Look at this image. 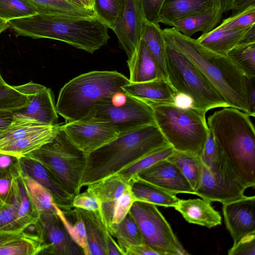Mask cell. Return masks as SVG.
I'll use <instances>...</instances> for the list:
<instances>
[{
  "instance_id": "50",
  "label": "cell",
  "mask_w": 255,
  "mask_h": 255,
  "mask_svg": "<svg viewBox=\"0 0 255 255\" xmlns=\"http://www.w3.org/2000/svg\"><path fill=\"white\" fill-rule=\"evenodd\" d=\"M144 18L147 21L159 24V13L165 0H140Z\"/></svg>"
},
{
  "instance_id": "10",
  "label": "cell",
  "mask_w": 255,
  "mask_h": 255,
  "mask_svg": "<svg viewBox=\"0 0 255 255\" xmlns=\"http://www.w3.org/2000/svg\"><path fill=\"white\" fill-rule=\"evenodd\" d=\"M248 188L219 148L209 168L203 164L200 184L194 194L210 202L223 204L241 198Z\"/></svg>"
},
{
  "instance_id": "52",
  "label": "cell",
  "mask_w": 255,
  "mask_h": 255,
  "mask_svg": "<svg viewBox=\"0 0 255 255\" xmlns=\"http://www.w3.org/2000/svg\"><path fill=\"white\" fill-rule=\"evenodd\" d=\"M159 255V254L145 244L132 245L126 247L123 255Z\"/></svg>"
},
{
  "instance_id": "36",
  "label": "cell",
  "mask_w": 255,
  "mask_h": 255,
  "mask_svg": "<svg viewBox=\"0 0 255 255\" xmlns=\"http://www.w3.org/2000/svg\"><path fill=\"white\" fill-rule=\"evenodd\" d=\"M227 56L247 78L255 77V43L237 45Z\"/></svg>"
},
{
  "instance_id": "62",
  "label": "cell",
  "mask_w": 255,
  "mask_h": 255,
  "mask_svg": "<svg viewBox=\"0 0 255 255\" xmlns=\"http://www.w3.org/2000/svg\"><path fill=\"white\" fill-rule=\"evenodd\" d=\"M67 0L72 2L73 3H74L76 5H78L79 6L84 7L80 0Z\"/></svg>"
},
{
  "instance_id": "45",
  "label": "cell",
  "mask_w": 255,
  "mask_h": 255,
  "mask_svg": "<svg viewBox=\"0 0 255 255\" xmlns=\"http://www.w3.org/2000/svg\"><path fill=\"white\" fill-rule=\"evenodd\" d=\"M135 201L130 185L115 203L112 225L121 222L129 213Z\"/></svg>"
},
{
  "instance_id": "31",
  "label": "cell",
  "mask_w": 255,
  "mask_h": 255,
  "mask_svg": "<svg viewBox=\"0 0 255 255\" xmlns=\"http://www.w3.org/2000/svg\"><path fill=\"white\" fill-rule=\"evenodd\" d=\"M21 177L26 191L39 216L56 213L57 205L51 193L29 176L21 173Z\"/></svg>"
},
{
  "instance_id": "6",
  "label": "cell",
  "mask_w": 255,
  "mask_h": 255,
  "mask_svg": "<svg viewBox=\"0 0 255 255\" xmlns=\"http://www.w3.org/2000/svg\"><path fill=\"white\" fill-rule=\"evenodd\" d=\"M145 102L152 108L155 124L173 149L200 157L209 131L206 113L191 106Z\"/></svg>"
},
{
  "instance_id": "33",
  "label": "cell",
  "mask_w": 255,
  "mask_h": 255,
  "mask_svg": "<svg viewBox=\"0 0 255 255\" xmlns=\"http://www.w3.org/2000/svg\"><path fill=\"white\" fill-rule=\"evenodd\" d=\"M109 231L111 235L117 239L123 255L124 250L128 246L144 244L139 228L129 212L121 222L112 224Z\"/></svg>"
},
{
  "instance_id": "20",
  "label": "cell",
  "mask_w": 255,
  "mask_h": 255,
  "mask_svg": "<svg viewBox=\"0 0 255 255\" xmlns=\"http://www.w3.org/2000/svg\"><path fill=\"white\" fill-rule=\"evenodd\" d=\"M129 96L145 102L176 104L177 93L167 79L130 83L122 87Z\"/></svg>"
},
{
  "instance_id": "11",
  "label": "cell",
  "mask_w": 255,
  "mask_h": 255,
  "mask_svg": "<svg viewBox=\"0 0 255 255\" xmlns=\"http://www.w3.org/2000/svg\"><path fill=\"white\" fill-rule=\"evenodd\" d=\"M111 101L96 107L83 120L93 119L107 123L119 134L155 124L152 109L146 102L129 95L122 104L114 105Z\"/></svg>"
},
{
  "instance_id": "1",
  "label": "cell",
  "mask_w": 255,
  "mask_h": 255,
  "mask_svg": "<svg viewBox=\"0 0 255 255\" xmlns=\"http://www.w3.org/2000/svg\"><path fill=\"white\" fill-rule=\"evenodd\" d=\"M168 145L156 124L120 133L115 139L86 155L81 187L117 174Z\"/></svg>"
},
{
  "instance_id": "60",
  "label": "cell",
  "mask_w": 255,
  "mask_h": 255,
  "mask_svg": "<svg viewBox=\"0 0 255 255\" xmlns=\"http://www.w3.org/2000/svg\"><path fill=\"white\" fill-rule=\"evenodd\" d=\"M9 27H10L9 22L0 18V34Z\"/></svg>"
},
{
  "instance_id": "48",
  "label": "cell",
  "mask_w": 255,
  "mask_h": 255,
  "mask_svg": "<svg viewBox=\"0 0 255 255\" xmlns=\"http://www.w3.org/2000/svg\"><path fill=\"white\" fill-rule=\"evenodd\" d=\"M229 255H255V233L249 234L233 245L229 251Z\"/></svg>"
},
{
  "instance_id": "14",
  "label": "cell",
  "mask_w": 255,
  "mask_h": 255,
  "mask_svg": "<svg viewBox=\"0 0 255 255\" xmlns=\"http://www.w3.org/2000/svg\"><path fill=\"white\" fill-rule=\"evenodd\" d=\"M43 250L41 255H81L83 251L70 237L55 214L39 216Z\"/></svg>"
},
{
  "instance_id": "40",
  "label": "cell",
  "mask_w": 255,
  "mask_h": 255,
  "mask_svg": "<svg viewBox=\"0 0 255 255\" xmlns=\"http://www.w3.org/2000/svg\"><path fill=\"white\" fill-rule=\"evenodd\" d=\"M175 151L170 145H168L144 156L117 174L131 179L140 171L150 167L160 160L167 159Z\"/></svg>"
},
{
  "instance_id": "8",
  "label": "cell",
  "mask_w": 255,
  "mask_h": 255,
  "mask_svg": "<svg viewBox=\"0 0 255 255\" xmlns=\"http://www.w3.org/2000/svg\"><path fill=\"white\" fill-rule=\"evenodd\" d=\"M27 155L47 168L69 194L74 197L80 193L86 154L71 142L61 128L50 142Z\"/></svg>"
},
{
  "instance_id": "17",
  "label": "cell",
  "mask_w": 255,
  "mask_h": 255,
  "mask_svg": "<svg viewBox=\"0 0 255 255\" xmlns=\"http://www.w3.org/2000/svg\"><path fill=\"white\" fill-rule=\"evenodd\" d=\"M133 177L175 194L195 193L180 170L167 159L158 161Z\"/></svg>"
},
{
  "instance_id": "63",
  "label": "cell",
  "mask_w": 255,
  "mask_h": 255,
  "mask_svg": "<svg viewBox=\"0 0 255 255\" xmlns=\"http://www.w3.org/2000/svg\"><path fill=\"white\" fill-rule=\"evenodd\" d=\"M4 202L0 198V208H1L4 204Z\"/></svg>"
},
{
  "instance_id": "28",
  "label": "cell",
  "mask_w": 255,
  "mask_h": 255,
  "mask_svg": "<svg viewBox=\"0 0 255 255\" xmlns=\"http://www.w3.org/2000/svg\"><path fill=\"white\" fill-rule=\"evenodd\" d=\"M247 28L225 30L218 26L210 32L202 34L196 40L208 49L227 56L238 45Z\"/></svg>"
},
{
  "instance_id": "61",
  "label": "cell",
  "mask_w": 255,
  "mask_h": 255,
  "mask_svg": "<svg viewBox=\"0 0 255 255\" xmlns=\"http://www.w3.org/2000/svg\"><path fill=\"white\" fill-rule=\"evenodd\" d=\"M83 6L89 9H93L94 7V0H80Z\"/></svg>"
},
{
  "instance_id": "43",
  "label": "cell",
  "mask_w": 255,
  "mask_h": 255,
  "mask_svg": "<svg viewBox=\"0 0 255 255\" xmlns=\"http://www.w3.org/2000/svg\"><path fill=\"white\" fill-rule=\"evenodd\" d=\"M18 178L9 197L0 208V230H11L10 226L16 218L20 203Z\"/></svg>"
},
{
  "instance_id": "29",
  "label": "cell",
  "mask_w": 255,
  "mask_h": 255,
  "mask_svg": "<svg viewBox=\"0 0 255 255\" xmlns=\"http://www.w3.org/2000/svg\"><path fill=\"white\" fill-rule=\"evenodd\" d=\"M131 185V179L116 174L87 185V190L101 204L115 203Z\"/></svg>"
},
{
  "instance_id": "12",
  "label": "cell",
  "mask_w": 255,
  "mask_h": 255,
  "mask_svg": "<svg viewBox=\"0 0 255 255\" xmlns=\"http://www.w3.org/2000/svg\"><path fill=\"white\" fill-rule=\"evenodd\" d=\"M61 129L86 155L116 138L119 133L110 124L93 119L66 122Z\"/></svg>"
},
{
  "instance_id": "35",
  "label": "cell",
  "mask_w": 255,
  "mask_h": 255,
  "mask_svg": "<svg viewBox=\"0 0 255 255\" xmlns=\"http://www.w3.org/2000/svg\"><path fill=\"white\" fill-rule=\"evenodd\" d=\"M43 250L39 237L26 234L0 246V255H37Z\"/></svg>"
},
{
  "instance_id": "49",
  "label": "cell",
  "mask_w": 255,
  "mask_h": 255,
  "mask_svg": "<svg viewBox=\"0 0 255 255\" xmlns=\"http://www.w3.org/2000/svg\"><path fill=\"white\" fill-rule=\"evenodd\" d=\"M219 151V148L212 131L209 129L208 137L200 157L203 165L209 168L216 158Z\"/></svg>"
},
{
  "instance_id": "18",
  "label": "cell",
  "mask_w": 255,
  "mask_h": 255,
  "mask_svg": "<svg viewBox=\"0 0 255 255\" xmlns=\"http://www.w3.org/2000/svg\"><path fill=\"white\" fill-rule=\"evenodd\" d=\"M19 162L22 174L29 176L46 188L53 196L56 204L64 213H69L73 209L74 196L65 190L47 168L29 155L20 157Z\"/></svg>"
},
{
  "instance_id": "56",
  "label": "cell",
  "mask_w": 255,
  "mask_h": 255,
  "mask_svg": "<svg viewBox=\"0 0 255 255\" xmlns=\"http://www.w3.org/2000/svg\"><path fill=\"white\" fill-rule=\"evenodd\" d=\"M252 43H255V24L246 29L238 45Z\"/></svg>"
},
{
  "instance_id": "38",
  "label": "cell",
  "mask_w": 255,
  "mask_h": 255,
  "mask_svg": "<svg viewBox=\"0 0 255 255\" xmlns=\"http://www.w3.org/2000/svg\"><path fill=\"white\" fill-rule=\"evenodd\" d=\"M56 213L71 239L82 249L84 255H89L85 225L76 209H73L75 219L74 223L69 220L64 212L58 206L56 207Z\"/></svg>"
},
{
  "instance_id": "4",
  "label": "cell",
  "mask_w": 255,
  "mask_h": 255,
  "mask_svg": "<svg viewBox=\"0 0 255 255\" xmlns=\"http://www.w3.org/2000/svg\"><path fill=\"white\" fill-rule=\"evenodd\" d=\"M8 22L16 36L59 40L91 54L110 38L108 28L97 17L71 18L37 13Z\"/></svg>"
},
{
  "instance_id": "54",
  "label": "cell",
  "mask_w": 255,
  "mask_h": 255,
  "mask_svg": "<svg viewBox=\"0 0 255 255\" xmlns=\"http://www.w3.org/2000/svg\"><path fill=\"white\" fill-rule=\"evenodd\" d=\"M255 77L248 78L247 84V94L250 116H255Z\"/></svg>"
},
{
  "instance_id": "23",
  "label": "cell",
  "mask_w": 255,
  "mask_h": 255,
  "mask_svg": "<svg viewBox=\"0 0 255 255\" xmlns=\"http://www.w3.org/2000/svg\"><path fill=\"white\" fill-rule=\"evenodd\" d=\"M75 208L85 225L89 255H108L107 237L110 232L102 214Z\"/></svg>"
},
{
  "instance_id": "39",
  "label": "cell",
  "mask_w": 255,
  "mask_h": 255,
  "mask_svg": "<svg viewBox=\"0 0 255 255\" xmlns=\"http://www.w3.org/2000/svg\"><path fill=\"white\" fill-rule=\"evenodd\" d=\"M125 2V0H94L93 10L96 17L113 30L123 12Z\"/></svg>"
},
{
  "instance_id": "9",
  "label": "cell",
  "mask_w": 255,
  "mask_h": 255,
  "mask_svg": "<svg viewBox=\"0 0 255 255\" xmlns=\"http://www.w3.org/2000/svg\"><path fill=\"white\" fill-rule=\"evenodd\" d=\"M129 213L134 219L144 244L159 255H185V251L170 225L156 205L143 201H135Z\"/></svg>"
},
{
  "instance_id": "42",
  "label": "cell",
  "mask_w": 255,
  "mask_h": 255,
  "mask_svg": "<svg viewBox=\"0 0 255 255\" xmlns=\"http://www.w3.org/2000/svg\"><path fill=\"white\" fill-rule=\"evenodd\" d=\"M37 13L35 8L26 0H0V18L6 21Z\"/></svg>"
},
{
  "instance_id": "41",
  "label": "cell",
  "mask_w": 255,
  "mask_h": 255,
  "mask_svg": "<svg viewBox=\"0 0 255 255\" xmlns=\"http://www.w3.org/2000/svg\"><path fill=\"white\" fill-rule=\"evenodd\" d=\"M27 97L14 86L0 83V112H14L26 107Z\"/></svg>"
},
{
  "instance_id": "64",
  "label": "cell",
  "mask_w": 255,
  "mask_h": 255,
  "mask_svg": "<svg viewBox=\"0 0 255 255\" xmlns=\"http://www.w3.org/2000/svg\"><path fill=\"white\" fill-rule=\"evenodd\" d=\"M5 81L4 80V79L2 78L1 74H0V83L1 82H4Z\"/></svg>"
},
{
  "instance_id": "51",
  "label": "cell",
  "mask_w": 255,
  "mask_h": 255,
  "mask_svg": "<svg viewBox=\"0 0 255 255\" xmlns=\"http://www.w3.org/2000/svg\"><path fill=\"white\" fill-rule=\"evenodd\" d=\"M18 178L5 176L0 178V198L5 203L9 197Z\"/></svg>"
},
{
  "instance_id": "26",
  "label": "cell",
  "mask_w": 255,
  "mask_h": 255,
  "mask_svg": "<svg viewBox=\"0 0 255 255\" xmlns=\"http://www.w3.org/2000/svg\"><path fill=\"white\" fill-rule=\"evenodd\" d=\"M37 13L71 18L96 17L93 9L86 8L67 0H26Z\"/></svg>"
},
{
  "instance_id": "53",
  "label": "cell",
  "mask_w": 255,
  "mask_h": 255,
  "mask_svg": "<svg viewBox=\"0 0 255 255\" xmlns=\"http://www.w3.org/2000/svg\"><path fill=\"white\" fill-rule=\"evenodd\" d=\"M252 7H255V0H232L229 11L232 10L233 16Z\"/></svg>"
},
{
  "instance_id": "47",
  "label": "cell",
  "mask_w": 255,
  "mask_h": 255,
  "mask_svg": "<svg viewBox=\"0 0 255 255\" xmlns=\"http://www.w3.org/2000/svg\"><path fill=\"white\" fill-rule=\"evenodd\" d=\"M21 173L19 158L0 152V178L5 176L18 178Z\"/></svg>"
},
{
  "instance_id": "24",
  "label": "cell",
  "mask_w": 255,
  "mask_h": 255,
  "mask_svg": "<svg viewBox=\"0 0 255 255\" xmlns=\"http://www.w3.org/2000/svg\"><path fill=\"white\" fill-rule=\"evenodd\" d=\"M60 129V125H48L23 136L0 149V152L18 158L27 155L50 142Z\"/></svg>"
},
{
  "instance_id": "58",
  "label": "cell",
  "mask_w": 255,
  "mask_h": 255,
  "mask_svg": "<svg viewBox=\"0 0 255 255\" xmlns=\"http://www.w3.org/2000/svg\"><path fill=\"white\" fill-rule=\"evenodd\" d=\"M107 248L108 255H122L118 243L114 240L110 233L107 237Z\"/></svg>"
},
{
  "instance_id": "15",
  "label": "cell",
  "mask_w": 255,
  "mask_h": 255,
  "mask_svg": "<svg viewBox=\"0 0 255 255\" xmlns=\"http://www.w3.org/2000/svg\"><path fill=\"white\" fill-rule=\"evenodd\" d=\"M224 221L233 245L244 236L255 233V196H243L223 204Z\"/></svg>"
},
{
  "instance_id": "30",
  "label": "cell",
  "mask_w": 255,
  "mask_h": 255,
  "mask_svg": "<svg viewBox=\"0 0 255 255\" xmlns=\"http://www.w3.org/2000/svg\"><path fill=\"white\" fill-rule=\"evenodd\" d=\"M140 38L145 42L157 61L164 77L167 79L165 69V42L163 30L159 24L144 19Z\"/></svg>"
},
{
  "instance_id": "55",
  "label": "cell",
  "mask_w": 255,
  "mask_h": 255,
  "mask_svg": "<svg viewBox=\"0 0 255 255\" xmlns=\"http://www.w3.org/2000/svg\"><path fill=\"white\" fill-rule=\"evenodd\" d=\"M25 228L11 230H0V246L25 235L24 231Z\"/></svg>"
},
{
  "instance_id": "25",
  "label": "cell",
  "mask_w": 255,
  "mask_h": 255,
  "mask_svg": "<svg viewBox=\"0 0 255 255\" xmlns=\"http://www.w3.org/2000/svg\"><path fill=\"white\" fill-rule=\"evenodd\" d=\"M221 8H216L182 18L173 22L171 26L183 35L191 37L197 32H210L219 23L223 14Z\"/></svg>"
},
{
  "instance_id": "16",
  "label": "cell",
  "mask_w": 255,
  "mask_h": 255,
  "mask_svg": "<svg viewBox=\"0 0 255 255\" xmlns=\"http://www.w3.org/2000/svg\"><path fill=\"white\" fill-rule=\"evenodd\" d=\"M144 19L140 0H125L123 12L113 31L128 58L140 40Z\"/></svg>"
},
{
  "instance_id": "7",
  "label": "cell",
  "mask_w": 255,
  "mask_h": 255,
  "mask_svg": "<svg viewBox=\"0 0 255 255\" xmlns=\"http://www.w3.org/2000/svg\"><path fill=\"white\" fill-rule=\"evenodd\" d=\"M167 80L179 95L187 97L191 106L203 112L228 107L220 92L199 68L164 34Z\"/></svg>"
},
{
  "instance_id": "57",
  "label": "cell",
  "mask_w": 255,
  "mask_h": 255,
  "mask_svg": "<svg viewBox=\"0 0 255 255\" xmlns=\"http://www.w3.org/2000/svg\"><path fill=\"white\" fill-rule=\"evenodd\" d=\"M13 118V113L10 112H0V135L4 132Z\"/></svg>"
},
{
  "instance_id": "3",
  "label": "cell",
  "mask_w": 255,
  "mask_h": 255,
  "mask_svg": "<svg viewBox=\"0 0 255 255\" xmlns=\"http://www.w3.org/2000/svg\"><path fill=\"white\" fill-rule=\"evenodd\" d=\"M250 117L226 107L214 112L207 121L219 148L248 188L255 185V130Z\"/></svg>"
},
{
  "instance_id": "5",
  "label": "cell",
  "mask_w": 255,
  "mask_h": 255,
  "mask_svg": "<svg viewBox=\"0 0 255 255\" xmlns=\"http://www.w3.org/2000/svg\"><path fill=\"white\" fill-rule=\"evenodd\" d=\"M129 79L117 71H92L70 80L61 89L55 104L66 122L87 118L97 106L111 101Z\"/></svg>"
},
{
  "instance_id": "27",
  "label": "cell",
  "mask_w": 255,
  "mask_h": 255,
  "mask_svg": "<svg viewBox=\"0 0 255 255\" xmlns=\"http://www.w3.org/2000/svg\"><path fill=\"white\" fill-rule=\"evenodd\" d=\"M131 189L136 201L156 206L174 208L180 200L176 194L135 177L131 178Z\"/></svg>"
},
{
  "instance_id": "32",
  "label": "cell",
  "mask_w": 255,
  "mask_h": 255,
  "mask_svg": "<svg viewBox=\"0 0 255 255\" xmlns=\"http://www.w3.org/2000/svg\"><path fill=\"white\" fill-rule=\"evenodd\" d=\"M167 159L178 167L195 191L200 185L202 176L203 163L200 157L175 151Z\"/></svg>"
},
{
  "instance_id": "44",
  "label": "cell",
  "mask_w": 255,
  "mask_h": 255,
  "mask_svg": "<svg viewBox=\"0 0 255 255\" xmlns=\"http://www.w3.org/2000/svg\"><path fill=\"white\" fill-rule=\"evenodd\" d=\"M254 24H255V7L230 16L225 19L218 26L225 30H237L247 28Z\"/></svg>"
},
{
  "instance_id": "19",
  "label": "cell",
  "mask_w": 255,
  "mask_h": 255,
  "mask_svg": "<svg viewBox=\"0 0 255 255\" xmlns=\"http://www.w3.org/2000/svg\"><path fill=\"white\" fill-rule=\"evenodd\" d=\"M127 64L129 71L128 79L130 83L165 78L154 56L141 38L135 50L128 58Z\"/></svg>"
},
{
  "instance_id": "46",
  "label": "cell",
  "mask_w": 255,
  "mask_h": 255,
  "mask_svg": "<svg viewBox=\"0 0 255 255\" xmlns=\"http://www.w3.org/2000/svg\"><path fill=\"white\" fill-rule=\"evenodd\" d=\"M73 208H77L102 214L101 203L92 193L86 190L75 196L72 201Z\"/></svg>"
},
{
  "instance_id": "13",
  "label": "cell",
  "mask_w": 255,
  "mask_h": 255,
  "mask_svg": "<svg viewBox=\"0 0 255 255\" xmlns=\"http://www.w3.org/2000/svg\"><path fill=\"white\" fill-rule=\"evenodd\" d=\"M14 87L27 97L28 102L26 107L13 114L33 119L45 125L58 124V114L50 89L32 81Z\"/></svg>"
},
{
  "instance_id": "34",
  "label": "cell",
  "mask_w": 255,
  "mask_h": 255,
  "mask_svg": "<svg viewBox=\"0 0 255 255\" xmlns=\"http://www.w3.org/2000/svg\"><path fill=\"white\" fill-rule=\"evenodd\" d=\"M48 125L19 115L13 114V119L4 131L0 135V149L13 141L34 132Z\"/></svg>"
},
{
  "instance_id": "59",
  "label": "cell",
  "mask_w": 255,
  "mask_h": 255,
  "mask_svg": "<svg viewBox=\"0 0 255 255\" xmlns=\"http://www.w3.org/2000/svg\"><path fill=\"white\" fill-rule=\"evenodd\" d=\"M232 0H220V8L223 13L227 12L229 11V8Z\"/></svg>"
},
{
  "instance_id": "2",
  "label": "cell",
  "mask_w": 255,
  "mask_h": 255,
  "mask_svg": "<svg viewBox=\"0 0 255 255\" xmlns=\"http://www.w3.org/2000/svg\"><path fill=\"white\" fill-rule=\"evenodd\" d=\"M164 34L203 73L225 99L228 107L250 116L248 78L227 56L214 52L187 37L173 27L162 29Z\"/></svg>"
},
{
  "instance_id": "37",
  "label": "cell",
  "mask_w": 255,
  "mask_h": 255,
  "mask_svg": "<svg viewBox=\"0 0 255 255\" xmlns=\"http://www.w3.org/2000/svg\"><path fill=\"white\" fill-rule=\"evenodd\" d=\"M18 182L20 203L16 218L11 225L10 230L26 227L29 224L37 221L39 218V215L26 191L21 175L18 178Z\"/></svg>"
},
{
  "instance_id": "22",
  "label": "cell",
  "mask_w": 255,
  "mask_h": 255,
  "mask_svg": "<svg viewBox=\"0 0 255 255\" xmlns=\"http://www.w3.org/2000/svg\"><path fill=\"white\" fill-rule=\"evenodd\" d=\"M210 203L199 198L180 199L174 208L187 222L210 229L221 225L222 222L220 214Z\"/></svg>"
},
{
  "instance_id": "21",
  "label": "cell",
  "mask_w": 255,
  "mask_h": 255,
  "mask_svg": "<svg viewBox=\"0 0 255 255\" xmlns=\"http://www.w3.org/2000/svg\"><path fill=\"white\" fill-rule=\"evenodd\" d=\"M216 8H221L220 0H165L159 22L171 26L182 18Z\"/></svg>"
}]
</instances>
